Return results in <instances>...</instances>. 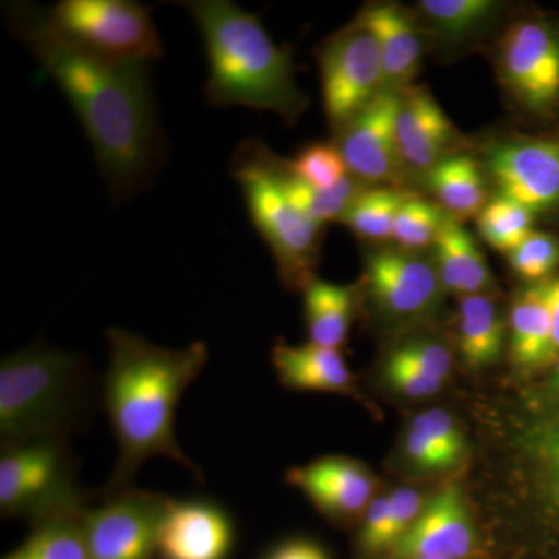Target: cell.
<instances>
[{
    "mask_svg": "<svg viewBox=\"0 0 559 559\" xmlns=\"http://www.w3.org/2000/svg\"><path fill=\"white\" fill-rule=\"evenodd\" d=\"M285 164L297 178L319 189H331L352 176L340 146L333 143H310Z\"/></svg>",
    "mask_w": 559,
    "mask_h": 559,
    "instance_id": "4dcf8cb0",
    "label": "cell"
},
{
    "mask_svg": "<svg viewBox=\"0 0 559 559\" xmlns=\"http://www.w3.org/2000/svg\"><path fill=\"white\" fill-rule=\"evenodd\" d=\"M476 544L473 522L462 492L451 485L425 506L414 527L395 544L393 557L399 559H460L469 555Z\"/></svg>",
    "mask_w": 559,
    "mask_h": 559,
    "instance_id": "9a60e30c",
    "label": "cell"
},
{
    "mask_svg": "<svg viewBox=\"0 0 559 559\" xmlns=\"http://www.w3.org/2000/svg\"><path fill=\"white\" fill-rule=\"evenodd\" d=\"M103 498L81 511L90 559L157 558V536L173 498L134 488Z\"/></svg>",
    "mask_w": 559,
    "mask_h": 559,
    "instance_id": "ba28073f",
    "label": "cell"
},
{
    "mask_svg": "<svg viewBox=\"0 0 559 559\" xmlns=\"http://www.w3.org/2000/svg\"><path fill=\"white\" fill-rule=\"evenodd\" d=\"M380 44L384 64L385 90L403 92L421 68L425 43L417 22L396 3H377L366 7L355 20Z\"/></svg>",
    "mask_w": 559,
    "mask_h": 559,
    "instance_id": "ac0fdd59",
    "label": "cell"
},
{
    "mask_svg": "<svg viewBox=\"0 0 559 559\" xmlns=\"http://www.w3.org/2000/svg\"><path fill=\"white\" fill-rule=\"evenodd\" d=\"M3 559H90L81 513L38 522L31 536Z\"/></svg>",
    "mask_w": 559,
    "mask_h": 559,
    "instance_id": "4316f807",
    "label": "cell"
},
{
    "mask_svg": "<svg viewBox=\"0 0 559 559\" xmlns=\"http://www.w3.org/2000/svg\"><path fill=\"white\" fill-rule=\"evenodd\" d=\"M506 341V325L495 300L485 294L462 297L459 314V347L471 369L498 362Z\"/></svg>",
    "mask_w": 559,
    "mask_h": 559,
    "instance_id": "cb8c5ba5",
    "label": "cell"
},
{
    "mask_svg": "<svg viewBox=\"0 0 559 559\" xmlns=\"http://www.w3.org/2000/svg\"><path fill=\"white\" fill-rule=\"evenodd\" d=\"M499 72L514 100L547 112L559 100V33L544 21L511 25L500 43Z\"/></svg>",
    "mask_w": 559,
    "mask_h": 559,
    "instance_id": "30bf717a",
    "label": "cell"
},
{
    "mask_svg": "<svg viewBox=\"0 0 559 559\" xmlns=\"http://www.w3.org/2000/svg\"><path fill=\"white\" fill-rule=\"evenodd\" d=\"M286 480L333 520H347L369 509L374 489L373 477L362 465L333 455L290 469Z\"/></svg>",
    "mask_w": 559,
    "mask_h": 559,
    "instance_id": "e0dca14e",
    "label": "cell"
},
{
    "mask_svg": "<svg viewBox=\"0 0 559 559\" xmlns=\"http://www.w3.org/2000/svg\"><path fill=\"white\" fill-rule=\"evenodd\" d=\"M437 272L448 293L460 297L479 296L491 285L492 277L476 238L462 221L448 215L433 242Z\"/></svg>",
    "mask_w": 559,
    "mask_h": 559,
    "instance_id": "ffe728a7",
    "label": "cell"
},
{
    "mask_svg": "<svg viewBox=\"0 0 559 559\" xmlns=\"http://www.w3.org/2000/svg\"><path fill=\"white\" fill-rule=\"evenodd\" d=\"M319 68L323 108L336 130L388 91L380 44L356 22L322 47Z\"/></svg>",
    "mask_w": 559,
    "mask_h": 559,
    "instance_id": "9c48e42d",
    "label": "cell"
},
{
    "mask_svg": "<svg viewBox=\"0 0 559 559\" xmlns=\"http://www.w3.org/2000/svg\"><path fill=\"white\" fill-rule=\"evenodd\" d=\"M421 496L412 488H400L389 496V521L385 530V549L392 550L417 522L421 514Z\"/></svg>",
    "mask_w": 559,
    "mask_h": 559,
    "instance_id": "e575fe53",
    "label": "cell"
},
{
    "mask_svg": "<svg viewBox=\"0 0 559 559\" xmlns=\"http://www.w3.org/2000/svg\"><path fill=\"white\" fill-rule=\"evenodd\" d=\"M554 369H551L549 389L554 395L559 396V359L555 360Z\"/></svg>",
    "mask_w": 559,
    "mask_h": 559,
    "instance_id": "b9f144b4",
    "label": "cell"
},
{
    "mask_svg": "<svg viewBox=\"0 0 559 559\" xmlns=\"http://www.w3.org/2000/svg\"><path fill=\"white\" fill-rule=\"evenodd\" d=\"M83 358L35 344L3 358L0 366L2 447L60 437L68 439L87 406Z\"/></svg>",
    "mask_w": 559,
    "mask_h": 559,
    "instance_id": "277c9868",
    "label": "cell"
},
{
    "mask_svg": "<svg viewBox=\"0 0 559 559\" xmlns=\"http://www.w3.org/2000/svg\"><path fill=\"white\" fill-rule=\"evenodd\" d=\"M421 559H447V558H421Z\"/></svg>",
    "mask_w": 559,
    "mask_h": 559,
    "instance_id": "7bdbcfd3",
    "label": "cell"
},
{
    "mask_svg": "<svg viewBox=\"0 0 559 559\" xmlns=\"http://www.w3.org/2000/svg\"><path fill=\"white\" fill-rule=\"evenodd\" d=\"M266 162L280 189L293 202L294 207L300 210L307 218L322 227L323 224L331 223V221L344 218L349 205L364 189L362 182L355 176H348L347 179L331 189H319V187L311 186L293 175L286 167L285 160L272 156L267 150Z\"/></svg>",
    "mask_w": 559,
    "mask_h": 559,
    "instance_id": "d4e9b609",
    "label": "cell"
},
{
    "mask_svg": "<svg viewBox=\"0 0 559 559\" xmlns=\"http://www.w3.org/2000/svg\"><path fill=\"white\" fill-rule=\"evenodd\" d=\"M384 377L396 392L407 399H428L436 395L444 382L433 380L428 374L415 370L409 364L403 362L395 356L385 359Z\"/></svg>",
    "mask_w": 559,
    "mask_h": 559,
    "instance_id": "d590c367",
    "label": "cell"
},
{
    "mask_svg": "<svg viewBox=\"0 0 559 559\" xmlns=\"http://www.w3.org/2000/svg\"><path fill=\"white\" fill-rule=\"evenodd\" d=\"M411 426L419 430L432 443L448 469L455 468L465 457V437L447 411L423 412L414 418Z\"/></svg>",
    "mask_w": 559,
    "mask_h": 559,
    "instance_id": "d6a6232c",
    "label": "cell"
},
{
    "mask_svg": "<svg viewBox=\"0 0 559 559\" xmlns=\"http://www.w3.org/2000/svg\"><path fill=\"white\" fill-rule=\"evenodd\" d=\"M366 282L378 308L395 319L428 314L439 304L443 289L436 263L403 249L370 253Z\"/></svg>",
    "mask_w": 559,
    "mask_h": 559,
    "instance_id": "4fadbf2b",
    "label": "cell"
},
{
    "mask_svg": "<svg viewBox=\"0 0 559 559\" xmlns=\"http://www.w3.org/2000/svg\"><path fill=\"white\" fill-rule=\"evenodd\" d=\"M400 95L382 92L340 130L337 146L349 175L369 186H399L404 168L396 138Z\"/></svg>",
    "mask_w": 559,
    "mask_h": 559,
    "instance_id": "7c38bea8",
    "label": "cell"
},
{
    "mask_svg": "<svg viewBox=\"0 0 559 559\" xmlns=\"http://www.w3.org/2000/svg\"><path fill=\"white\" fill-rule=\"evenodd\" d=\"M411 197L409 191L400 190L399 187H364L341 223L362 240H392L401 205Z\"/></svg>",
    "mask_w": 559,
    "mask_h": 559,
    "instance_id": "484cf974",
    "label": "cell"
},
{
    "mask_svg": "<svg viewBox=\"0 0 559 559\" xmlns=\"http://www.w3.org/2000/svg\"><path fill=\"white\" fill-rule=\"evenodd\" d=\"M535 218L520 202L496 194L477 216V227L485 242L507 255L532 234Z\"/></svg>",
    "mask_w": 559,
    "mask_h": 559,
    "instance_id": "83f0119b",
    "label": "cell"
},
{
    "mask_svg": "<svg viewBox=\"0 0 559 559\" xmlns=\"http://www.w3.org/2000/svg\"><path fill=\"white\" fill-rule=\"evenodd\" d=\"M267 559H329L322 547L307 539H294L277 547Z\"/></svg>",
    "mask_w": 559,
    "mask_h": 559,
    "instance_id": "ab89813d",
    "label": "cell"
},
{
    "mask_svg": "<svg viewBox=\"0 0 559 559\" xmlns=\"http://www.w3.org/2000/svg\"><path fill=\"white\" fill-rule=\"evenodd\" d=\"M406 452L415 468L429 471V473L448 471L443 459L440 457L432 443L419 430L412 428V426L409 433H407Z\"/></svg>",
    "mask_w": 559,
    "mask_h": 559,
    "instance_id": "f35d334b",
    "label": "cell"
},
{
    "mask_svg": "<svg viewBox=\"0 0 559 559\" xmlns=\"http://www.w3.org/2000/svg\"><path fill=\"white\" fill-rule=\"evenodd\" d=\"M182 5L204 38L210 105L272 110L285 119H296L307 108L290 55L271 39L255 14L229 0H190Z\"/></svg>",
    "mask_w": 559,
    "mask_h": 559,
    "instance_id": "3957f363",
    "label": "cell"
},
{
    "mask_svg": "<svg viewBox=\"0 0 559 559\" xmlns=\"http://www.w3.org/2000/svg\"><path fill=\"white\" fill-rule=\"evenodd\" d=\"M235 544V524L215 500H171L157 536L159 559H227Z\"/></svg>",
    "mask_w": 559,
    "mask_h": 559,
    "instance_id": "5bb4252c",
    "label": "cell"
},
{
    "mask_svg": "<svg viewBox=\"0 0 559 559\" xmlns=\"http://www.w3.org/2000/svg\"><path fill=\"white\" fill-rule=\"evenodd\" d=\"M485 173L499 197L535 215L559 207V140L513 138L489 145Z\"/></svg>",
    "mask_w": 559,
    "mask_h": 559,
    "instance_id": "8fae6325",
    "label": "cell"
},
{
    "mask_svg": "<svg viewBox=\"0 0 559 559\" xmlns=\"http://www.w3.org/2000/svg\"><path fill=\"white\" fill-rule=\"evenodd\" d=\"M551 319L546 282L520 290L510 311V352L521 369L547 367Z\"/></svg>",
    "mask_w": 559,
    "mask_h": 559,
    "instance_id": "44dd1931",
    "label": "cell"
},
{
    "mask_svg": "<svg viewBox=\"0 0 559 559\" xmlns=\"http://www.w3.org/2000/svg\"><path fill=\"white\" fill-rule=\"evenodd\" d=\"M389 521V498L371 500L366 521L359 533V544L369 554L385 550V530Z\"/></svg>",
    "mask_w": 559,
    "mask_h": 559,
    "instance_id": "8d00e7d4",
    "label": "cell"
},
{
    "mask_svg": "<svg viewBox=\"0 0 559 559\" xmlns=\"http://www.w3.org/2000/svg\"><path fill=\"white\" fill-rule=\"evenodd\" d=\"M396 138L404 167L428 173L452 156L457 131L426 87L411 86L401 92Z\"/></svg>",
    "mask_w": 559,
    "mask_h": 559,
    "instance_id": "2e32d148",
    "label": "cell"
},
{
    "mask_svg": "<svg viewBox=\"0 0 559 559\" xmlns=\"http://www.w3.org/2000/svg\"><path fill=\"white\" fill-rule=\"evenodd\" d=\"M91 496L79 480V462L68 439L50 437L2 447L0 513L33 525L81 513Z\"/></svg>",
    "mask_w": 559,
    "mask_h": 559,
    "instance_id": "8992f818",
    "label": "cell"
},
{
    "mask_svg": "<svg viewBox=\"0 0 559 559\" xmlns=\"http://www.w3.org/2000/svg\"><path fill=\"white\" fill-rule=\"evenodd\" d=\"M271 360L280 382L286 388L330 393H348L353 388V374L341 349L312 342L288 345L277 341Z\"/></svg>",
    "mask_w": 559,
    "mask_h": 559,
    "instance_id": "d6986e66",
    "label": "cell"
},
{
    "mask_svg": "<svg viewBox=\"0 0 559 559\" xmlns=\"http://www.w3.org/2000/svg\"><path fill=\"white\" fill-rule=\"evenodd\" d=\"M492 0H423L419 10L443 38L459 40L479 32L498 14Z\"/></svg>",
    "mask_w": 559,
    "mask_h": 559,
    "instance_id": "f1b7e54d",
    "label": "cell"
},
{
    "mask_svg": "<svg viewBox=\"0 0 559 559\" xmlns=\"http://www.w3.org/2000/svg\"><path fill=\"white\" fill-rule=\"evenodd\" d=\"M547 297H549L551 319V342L547 367H551L559 359V275L547 280Z\"/></svg>",
    "mask_w": 559,
    "mask_h": 559,
    "instance_id": "60d3db41",
    "label": "cell"
},
{
    "mask_svg": "<svg viewBox=\"0 0 559 559\" xmlns=\"http://www.w3.org/2000/svg\"><path fill=\"white\" fill-rule=\"evenodd\" d=\"M231 175L240 183L253 226L274 253L282 282L290 289L307 288L318 266L322 226L285 197L259 143L241 145Z\"/></svg>",
    "mask_w": 559,
    "mask_h": 559,
    "instance_id": "5b68a950",
    "label": "cell"
},
{
    "mask_svg": "<svg viewBox=\"0 0 559 559\" xmlns=\"http://www.w3.org/2000/svg\"><path fill=\"white\" fill-rule=\"evenodd\" d=\"M13 31L75 109L103 178L119 198L142 189L160 157V134L146 66L117 64L61 38L36 5L11 9Z\"/></svg>",
    "mask_w": 559,
    "mask_h": 559,
    "instance_id": "6da1fadb",
    "label": "cell"
},
{
    "mask_svg": "<svg viewBox=\"0 0 559 559\" xmlns=\"http://www.w3.org/2000/svg\"><path fill=\"white\" fill-rule=\"evenodd\" d=\"M403 362L409 364L415 370L428 374L433 380L444 382L450 377L452 356L447 345L430 340H415L400 345L390 352Z\"/></svg>",
    "mask_w": 559,
    "mask_h": 559,
    "instance_id": "836d02e7",
    "label": "cell"
},
{
    "mask_svg": "<svg viewBox=\"0 0 559 559\" xmlns=\"http://www.w3.org/2000/svg\"><path fill=\"white\" fill-rule=\"evenodd\" d=\"M444 218L447 213L440 205L412 194L401 205L392 240L396 241L399 249L409 252L429 248L436 242Z\"/></svg>",
    "mask_w": 559,
    "mask_h": 559,
    "instance_id": "f546056e",
    "label": "cell"
},
{
    "mask_svg": "<svg viewBox=\"0 0 559 559\" xmlns=\"http://www.w3.org/2000/svg\"><path fill=\"white\" fill-rule=\"evenodd\" d=\"M305 290V319L312 344L341 349L356 310V288L314 278Z\"/></svg>",
    "mask_w": 559,
    "mask_h": 559,
    "instance_id": "603a6c76",
    "label": "cell"
},
{
    "mask_svg": "<svg viewBox=\"0 0 559 559\" xmlns=\"http://www.w3.org/2000/svg\"><path fill=\"white\" fill-rule=\"evenodd\" d=\"M46 14L62 39L103 61L148 66L164 53L151 10L134 0H62Z\"/></svg>",
    "mask_w": 559,
    "mask_h": 559,
    "instance_id": "52a82bcc",
    "label": "cell"
},
{
    "mask_svg": "<svg viewBox=\"0 0 559 559\" xmlns=\"http://www.w3.org/2000/svg\"><path fill=\"white\" fill-rule=\"evenodd\" d=\"M109 364L103 381V406L119 447V460L103 495L131 488L150 459L164 455L193 471L176 439V411L183 392L207 366L209 347H159L138 334L109 329Z\"/></svg>",
    "mask_w": 559,
    "mask_h": 559,
    "instance_id": "7a4b0ae2",
    "label": "cell"
},
{
    "mask_svg": "<svg viewBox=\"0 0 559 559\" xmlns=\"http://www.w3.org/2000/svg\"><path fill=\"white\" fill-rule=\"evenodd\" d=\"M511 270L528 285L547 282L559 266V240L554 235L533 230L532 234L507 253Z\"/></svg>",
    "mask_w": 559,
    "mask_h": 559,
    "instance_id": "1f68e13d",
    "label": "cell"
},
{
    "mask_svg": "<svg viewBox=\"0 0 559 559\" xmlns=\"http://www.w3.org/2000/svg\"><path fill=\"white\" fill-rule=\"evenodd\" d=\"M538 454L546 469L550 498L559 509V417L540 430Z\"/></svg>",
    "mask_w": 559,
    "mask_h": 559,
    "instance_id": "74e56055",
    "label": "cell"
},
{
    "mask_svg": "<svg viewBox=\"0 0 559 559\" xmlns=\"http://www.w3.org/2000/svg\"><path fill=\"white\" fill-rule=\"evenodd\" d=\"M430 193L459 221L477 218L487 205V173L468 154H452L426 173Z\"/></svg>",
    "mask_w": 559,
    "mask_h": 559,
    "instance_id": "7402d4cb",
    "label": "cell"
}]
</instances>
